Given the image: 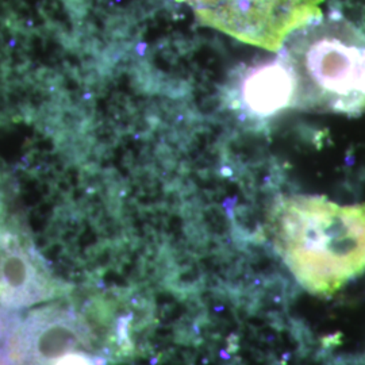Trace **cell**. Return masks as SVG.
<instances>
[{
    "mask_svg": "<svg viewBox=\"0 0 365 365\" xmlns=\"http://www.w3.org/2000/svg\"><path fill=\"white\" fill-rule=\"evenodd\" d=\"M271 227L289 271L313 294H331L365 269V205L287 196L276 203Z\"/></svg>",
    "mask_w": 365,
    "mask_h": 365,
    "instance_id": "obj_1",
    "label": "cell"
},
{
    "mask_svg": "<svg viewBox=\"0 0 365 365\" xmlns=\"http://www.w3.org/2000/svg\"><path fill=\"white\" fill-rule=\"evenodd\" d=\"M280 51L294 80L292 107L365 114V33L360 29L321 16L295 30Z\"/></svg>",
    "mask_w": 365,
    "mask_h": 365,
    "instance_id": "obj_2",
    "label": "cell"
},
{
    "mask_svg": "<svg viewBox=\"0 0 365 365\" xmlns=\"http://www.w3.org/2000/svg\"><path fill=\"white\" fill-rule=\"evenodd\" d=\"M200 24L268 51H280L299 27L321 18L324 0H176Z\"/></svg>",
    "mask_w": 365,
    "mask_h": 365,
    "instance_id": "obj_3",
    "label": "cell"
},
{
    "mask_svg": "<svg viewBox=\"0 0 365 365\" xmlns=\"http://www.w3.org/2000/svg\"><path fill=\"white\" fill-rule=\"evenodd\" d=\"M90 342V330L73 310L52 304L25 319L0 312V346L11 365H49Z\"/></svg>",
    "mask_w": 365,
    "mask_h": 365,
    "instance_id": "obj_4",
    "label": "cell"
},
{
    "mask_svg": "<svg viewBox=\"0 0 365 365\" xmlns=\"http://www.w3.org/2000/svg\"><path fill=\"white\" fill-rule=\"evenodd\" d=\"M60 294L25 225L0 190V306L16 312Z\"/></svg>",
    "mask_w": 365,
    "mask_h": 365,
    "instance_id": "obj_5",
    "label": "cell"
},
{
    "mask_svg": "<svg viewBox=\"0 0 365 365\" xmlns=\"http://www.w3.org/2000/svg\"><path fill=\"white\" fill-rule=\"evenodd\" d=\"M294 80L279 57L249 73L244 81L242 98L249 110L257 115H272L292 103Z\"/></svg>",
    "mask_w": 365,
    "mask_h": 365,
    "instance_id": "obj_6",
    "label": "cell"
},
{
    "mask_svg": "<svg viewBox=\"0 0 365 365\" xmlns=\"http://www.w3.org/2000/svg\"><path fill=\"white\" fill-rule=\"evenodd\" d=\"M53 365H96L91 357L81 353H66L57 359Z\"/></svg>",
    "mask_w": 365,
    "mask_h": 365,
    "instance_id": "obj_7",
    "label": "cell"
}]
</instances>
